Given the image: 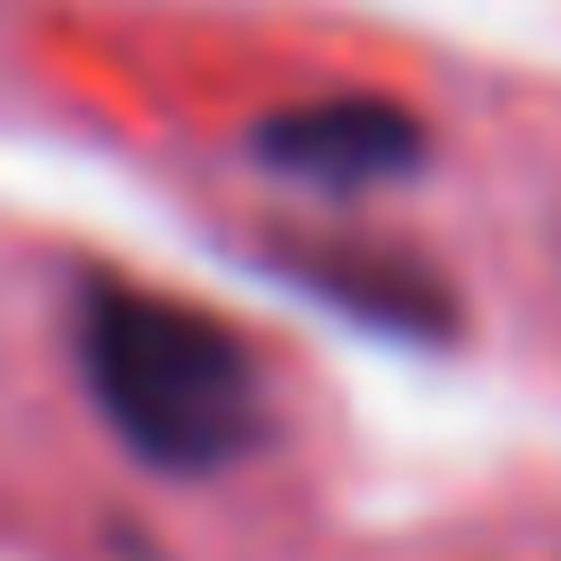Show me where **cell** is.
Instances as JSON below:
<instances>
[{"label": "cell", "mask_w": 561, "mask_h": 561, "mask_svg": "<svg viewBox=\"0 0 561 561\" xmlns=\"http://www.w3.org/2000/svg\"><path fill=\"white\" fill-rule=\"evenodd\" d=\"M70 351L96 421L149 473H228L272 430L263 359L193 298L140 289L123 272H88L70 307Z\"/></svg>", "instance_id": "1"}, {"label": "cell", "mask_w": 561, "mask_h": 561, "mask_svg": "<svg viewBox=\"0 0 561 561\" xmlns=\"http://www.w3.org/2000/svg\"><path fill=\"white\" fill-rule=\"evenodd\" d=\"M245 149L289 175V184H333V193H359V184H394L421 167V114L394 105V96H307V105H280L245 131Z\"/></svg>", "instance_id": "2"}]
</instances>
